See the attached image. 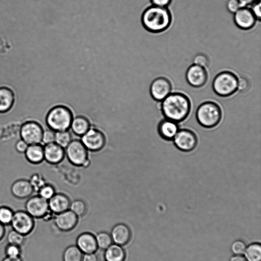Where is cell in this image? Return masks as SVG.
I'll list each match as a JSON object with an SVG mask.
<instances>
[{"label":"cell","instance_id":"45","mask_svg":"<svg viewBox=\"0 0 261 261\" xmlns=\"http://www.w3.org/2000/svg\"><path fill=\"white\" fill-rule=\"evenodd\" d=\"M230 261H247V260L241 255H236L232 257Z\"/></svg>","mask_w":261,"mask_h":261},{"label":"cell","instance_id":"2","mask_svg":"<svg viewBox=\"0 0 261 261\" xmlns=\"http://www.w3.org/2000/svg\"><path fill=\"white\" fill-rule=\"evenodd\" d=\"M172 16L167 7L154 5L147 7L141 16L143 27L148 32L159 33L167 30L171 24Z\"/></svg>","mask_w":261,"mask_h":261},{"label":"cell","instance_id":"8","mask_svg":"<svg viewBox=\"0 0 261 261\" xmlns=\"http://www.w3.org/2000/svg\"><path fill=\"white\" fill-rule=\"evenodd\" d=\"M10 225L12 229L27 236L31 233L34 228V218L25 211H17L14 213Z\"/></svg>","mask_w":261,"mask_h":261},{"label":"cell","instance_id":"26","mask_svg":"<svg viewBox=\"0 0 261 261\" xmlns=\"http://www.w3.org/2000/svg\"><path fill=\"white\" fill-rule=\"evenodd\" d=\"M83 254L76 245H71L64 250L63 261H82Z\"/></svg>","mask_w":261,"mask_h":261},{"label":"cell","instance_id":"17","mask_svg":"<svg viewBox=\"0 0 261 261\" xmlns=\"http://www.w3.org/2000/svg\"><path fill=\"white\" fill-rule=\"evenodd\" d=\"M179 129L178 123L166 118L159 122L157 127L160 137L167 141H172Z\"/></svg>","mask_w":261,"mask_h":261},{"label":"cell","instance_id":"3","mask_svg":"<svg viewBox=\"0 0 261 261\" xmlns=\"http://www.w3.org/2000/svg\"><path fill=\"white\" fill-rule=\"evenodd\" d=\"M195 116L197 121L201 126L212 128L217 126L221 122L222 111L216 102L206 101L198 107Z\"/></svg>","mask_w":261,"mask_h":261},{"label":"cell","instance_id":"25","mask_svg":"<svg viewBox=\"0 0 261 261\" xmlns=\"http://www.w3.org/2000/svg\"><path fill=\"white\" fill-rule=\"evenodd\" d=\"M91 127L89 119L84 116H76L73 117L70 128L75 135L82 136Z\"/></svg>","mask_w":261,"mask_h":261},{"label":"cell","instance_id":"38","mask_svg":"<svg viewBox=\"0 0 261 261\" xmlns=\"http://www.w3.org/2000/svg\"><path fill=\"white\" fill-rule=\"evenodd\" d=\"M241 7L238 0H228L226 3L227 10L232 14H234Z\"/></svg>","mask_w":261,"mask_h":261},{"label":"cell","instance_id":"40","mask_svg":"<svg viewBox=\"0 0 261 261\" xmlns=\"http://www.w3.org/2000/svg\"><path fill=\"white\" fill-rule=\"evenodd\" d=\"M249 86V81L245 77L241 76L238 78V90L240 92L246 91Z\"/></svg>","mask_w":261,"mask_h":261},{"label":"cell","instance_id":"44","mask_svg":"<svg viewBox=\"0 0 261 261\" xmlns=\"http://www.w3.org/2000/svg\"><path fill=\"white\" fill-rule=\"evenodd\" d=\"M242 7L251 6L256 0H238Z\"/></svg>","mask_w":261,"mask_h":261},{"label":"cell","instance_id":"43","mask_svg":"<svg viewBox=\"0 0 261 261\" xmlns=\"http://www.w3.org/2000/svg\"><path fill=\"white\" fill-rule=\"evenodd\" d=\"M82 261H98V257L95 252L85 253Z\"/></svg>","mask_w":261,"mask_h":261},{"label":"cell","instance_id":"42","mask_svg":"<svg viewBox=\"0 0 261 261\" xmlns=\"http://www.w3.org/2000/svg\"><path fill=\"white\" fill-rule=\"evenodd\" d=\"M150 2L152 5L167 7L171 4L172 0H150Z\"/></svg>","mask_w":261,"mask_h":261},{"label":"cell","instance_id":"29","mask_svg":"<svg viewBox=\"0 0 261 261\" xmlns=\"http://www.w3.org/2000/svg\"><path fill=\"white\" fill-rule=\"evenodd\" d=\"M97 247L105 250L113 243L110 234L105 231L99 232L95 236Z\"/></svg>","mask_w":261,"mask_h":261},{"label":"cell","instance_id":"4","mask_svg":"<svg viewBox=\"0 0 261 261\" xmlns=\"http://www.w3.org/2000/svg\"><path fill=\"white\" fill-rule=\"evenodd\" d=\"M73 114L70 109L64 105H57L49 110L46 116V123L54 132L68 130Z\"/></svg>","mask_w":261,"mask_h":261},{"label":"cell","instance_id":"23","mask_svg":"<svg viewBox=\"0 0 261 261\" xmlns=\"http://www.w3.org/2000/svg\"><path fill=\"white\" fill-rule=\"evenodd\" d=\"M24 154L30 163L34 164H39L44 160L43 146L40 144L29 145Z\"/></svg>","mask_w":261,"mask_h":261},{"label":"cell","instance_id":"12","mask_svg":"<svg viewBox=\"0 0 261 261\" xmlns=\"http://www.w3.org/2000/svg\"><path fill=\"white\" fill-rule=\"evenodd\" d=\"M172 85L170 81L164 76H159L154 79L150 86L151 97L158 102L162 101L171 93Z\"/></svg>","mask_w":261,"mask_h":261},{"label":"cell","instance_id":"6","mask_svg":"<svg viewBox=\"0 0 261 261\" xmlns=\"http://www.w3.org/2000/svg\"><path fill=\"white\" fill-rule=\"evenodd\" d=\"M68 161L77 166H88L89 163L88 150L80 140L74 139L65 148Z\"/></svg>","mask_w":261,"mask_h":261},{"label":"cell","instance_id":"35","mask_svg":"<svg viewBox=\"0 0 261 261\" xmlns=\"http://www.w3.org/2000/svg\"><path fill=\"white\" fill-rule=\"evenodd\" d=\"M193 61V64L204 68L208 67L210 64V60L208 56L203 53H199L195 55Z\"/></svg>","mask_w":261,"mask_h":261},{"label":"cell","instance_id":"10","mask_svg":"<svg viewBox=\"0 0 261 261\" xmlns=\"http://www.w3.org/2000/svg\"><path fill=\"white\" fill-rule=\"evenodd\" d=\"M25 211L34 218H45L50 210L48 200L39 195H35L30 198L25 204Z\"/></svg>","mask_w":261,"mask_h":261},{"label":"cell","instance_id":"32","mask_svg":"<svg viewBox=\"0 0 261 261\" xmlns=\"http://www.w3.org/2000/svg\"><path fill=\"white\" fill-rule=\"evenodd\" d=\"M13 210L7 206L0 207V223L4 226L11 224L14 215Z\"/></svg>","mask_w":261,"mask_h":261},{"label":"cell","instance_id":"41","mask_svg":"<svg viewBox=\"0 0 261 261\" xmlns=\"http://www.w3.org/2000/svg\"><path fill=\"white\" fill-rule=\"evenodd\" d=\"M28 145H29L25 141L21 139L17 141L15 144V147L18 152L20 153H24Z\"/></svg>","mask_w":261,"mask_h":261},{"label":"cell","instance_id":"39","mask_svg":"<svg viewBox=\"0 0 261 261\" xmlns=\"http://www.w3.org/2000/svg\"><path fill=\"white\" fill-rule=\"evenodd\" d=\"M251 6V10L256 17V20L260 21L261 18L260 0H256Z\"/></svg>","mask_w":261,"mask_h":261},{"label":"cell","instance_id":"20","mask_svg":"<svg viewBox=\"0 0 261 261\" xmlns=\"http://www.w3.org/2000/svg\"><path fill=\"white\" fill-rule=\"evenodd\" d=\"M50 211L57 214L69 209L70 200L66 194L55 193L48 200Z\"/></svg>","mask_w":261,"mask_h":261},{"label":"cell","instance_id":"1","mask_svg":"<svg viewBox=\"0 0 261 261\" xmlns=\"http://www.w3.org/2000/svg\"><path fill=\"white\" fill-rule=\"evenodd\" d=\"M160 109L165 118L178 123L189 116L191 102L189 97L184 93L173 92L161 101Z\"/></svg>","mask_w":261,"mask_h":261},{"label":"cell","instance_id":"47","mask_svg":"<svg viewBox=\"0 0 261 261\" xmlns=\"http://www.w3.org/2000/svg\"><path fill=\"white\" fill-rule=\"evenodd\" d=\"M2 261H23L21 257L17 258H11L6 256Z\"/></svg>","mask_w":261,"mask_h":261},{"label":"cell","instance_id":"28","mask_svg":"<svg viewBox=\"0 0 261 261\" xmlns=\"http://www.w3.org/2000/svg\"><path fill=\"white\" fill-rule=\"evenodd\" d=\"M72 140V135L69 129L55 132V142L64 149Z\"/></svg>","mask_w":261,"mask_h":261},{"label":"cell","instance_id":"27","mask_svg":"<svg viewBox=\"0 0 261 261\" xmlns=\"http://www.w3.org/2000/svg\"><path fill=\"white\" fill-rule=\"evenodd\" d=\"M247 261L261 260V246L259 243H253L246 247L244 253Z\"/></svg>","mask_w":261,"mask_h":261},{"label":"cell","instance_id":"37","mask_svg":"<svg viewBox=\"0 0 261 261\" xmlns=\"http://www.w3.org/2000/svg\"><path fill=\"white\" fill-rule=\"evenodd\" d=\"M55 132L48 129L43 130L42 142L44 145L55 142Z\"/></svg>","mask_w":261,"mask_h":261},{"label":"cell","instance_id":"14","mask_svg":"<svg viewBox=\"0 0 261 261\" xmlns=\"http://www.w3.org/2000/svg\"><path fill=\"white\" fill-rule=\"evenodd\" d=\"M233 21L240 29L248 30L254 27L257 20L251 9L244 7L233 14Z\"/></svg>","mask_w":261,"mask_h":261},{"label":"cell","instance_id":"11","mask_svg":"<svg viewBox=\"0 0 261 261\" xmlns=\"http://www.w3.org/2000/svg\"><path fill=\"white\" fill-rule=\"evenodd\" d=\"M81 141L88 150L98 151L105 146L106 137L100 130L90 127L86 133L81 136Z\"/></svg>","mask_w":261,"mask_h":261},{"label":"cell","instance_id":"30","mask_svg":"<svg viewBox=\"0 0 261 261\" xmlns=\"http://www.w3.org/2000/svg\"><path fill=\"white\" fill-rule=\"evenodd\" d=\"M87 205L82 200L76 199L70 203L69 210L73 212L77 217H82L87 212Z\"/></svg>","mask_w":261,"mask_h":261},{"label":"cell","instance_id":"16","mask_svg":"<svg viewBox=\"0 0 261 261\" xmlns=\"http://www.w3.org/2000/svg\"><path fill=\"white\" fill-rule=\"evenodd\" d=\"M43 148L44 160L50 164H58L64 158V148L55 142L44 145Z\"/></svg>","mask_w":261,"mask_h":261},{"label":"cell","instance_id":"22","mask_svg":"<svg viewBox=\"0 0 261 261\" xmlns=\"http://www.w3.org/2000/svg\"><path fill=\"white\" fill-rule=\"evenodd\" d=\"M14 101L13 91L7 87H0V113H5L10 111Z\"/></svg>","mask_w":261,"mask_h":261},{"label":"cell","instance_id":"34","mask_svg":"<svg viewBox=\"0 0 261 261\" xmlns=\"http://www.w3.org/2000/svg\"><path fill=\"white\" fill-rule=\"evenodd\" d=\"M5 253L7 257L11 258L21 257V247L13 244H8L5 248Z\"/></svg>","mask_w":261,"mask_h":261},{"label":"cell","instance_id":"24","mask_svg":"<svg viewBox=\"0 0 261 261\" xmlns=\"http://www.w3.org/2000/svg\"><path fill=\"white\" fill-rule=\"evenodd\" d=\"M104 257L106 261H125L126 252L122 246L112 243L105 249Z\"/></svg>","mask_w":261,"mask_h":261},{"label":"cell","instance_id":"36","mask_svg":"<svg viewBox=\"0 0 261 261\" xmlns=\"http://www.w3.org/2000/svg\"><path fill=\"white\" fill-rule=\"evenodd\" d=\"M246 247V245L243 241L238 240L232 243L231 250L235 254L241 255L244 253Z\"/></svg>","mask_w":261,"mask_h":261},{"label":"cell","instance_id":"13","mask_svg":"<svg viewBox=\"0 0 261 261\" xmlns=\"http://www.w3.org/2000/svg\"><path fill=\"white\" fill-rule=\"evenodd\" d=\"M208 74L205 68L193 64L187 69L186 79L187 83L194 88H200L206 83Z\"/></svg>","mask_w":261,"mask_h":261},{"label":"cell","instance_id":"7","mask_svg":"<svg viewBox=\"0 0 261 261\" xmlns=\"http://www.w3.org/2000/svg\"><path fill=\"white\" fill-rule=\"evenodd\" d=\"M172 141L177 149L185 152L194 150L198 143L197 135L188 128L179 129Z\"/></svg>","mask_w":261,"mask_h":261},{"label":"cell","instance_id":"46","mask_svg":"<svg viewBox=\"0 0 261 261\" xmlns=\"http://www.w3.org/2000/svg\"><path fill=\"white\" fill-rule=\"evenodd\" d=\"M6 234L5 226L0 223V241L4 238Z\"/></svg>","mask_w":261,"mask_h":261},{"label":"cell","instance_id":"33","mask_svg":"<svg viewBox=\"0 0 261 261\" xmlns=\"http://www.w3.org/2000/svg\"><path fill=\"white\" fill-rule=\"evenodd\" d=\"M55 193L54 187L49 184L43 185L38 191V195L47 200H48Z\"/></svg>","mask_w":261,"mask_h":261},{"label":"cell","instance_id":"31","mask_svg":"<svg viewBox=\"0 0 261 261\" xmlns=\"http://www.w3.org/2000/svg\"><path fill=\"white\" fill-rule=\"evenodd\" d=\"M25 237L23 234L12 229L8 233L7 240L8 244L21 247L24 243Z\"/></svg>","mask_w":261,"mask_h":261},{"label":"cell","instance_id":"21","mask_svg":"<svg viewBox=\"0 0 261 261\" xmlns=\"http://www.w3.org/2000/svg\"><path fill=\"white\" fill-rule=\"evenodd\" d=\"M76 246L83 253L95 252L98 248L95 236L90 232H84L77 238Z\"/></svg>","mask_w":261,"mask_h":261},{"label":"cell","instance_id":"9","mask_svg":"<svg viewBox=\"0 0 261 261\" xmlns=\"http://www.w3.org/2000/svg\"><path fill=\"white\" fill-rule=\"evenodd\" d=\"M44 129L38 122L29 121L24 123L20 129L21 139L28 145L40 144Z\"/></svg>","mask_w":261,"mask_h":261},{"label":"cell","instance_id":"18","mask_svg":"<svg viewBox=\"0 0 261 261\" xmlns=\"http://www.w3.org/2000/svg\"><path fill=\"white\" fill-rule=\"evenodd\" d=\"M34 191V189L30 181L25 179L17 180L11 187L12 194L20 199L30 197Z\"/></svg>","mask_w":261,"mask_h":261},{"label":"cell","instance_id":"19","mask_svg":"<svg viewBox=\"0 0 261 261\" xmlns=\"http://www.w3.org/2000/svg\"><path fill=\"white\" fill-rule=\"evenodd\" d=\"M110 235L114 243L123 246L129 242L132 233L127 225L118 223L113 227Z\"/></svg>","mask_w":261,"mask_h":261},{"label":"cell","instance_id":"15","mask_svg":"<svg viewBox=\"0 0 261 261\" xmlns=\"http://www.w3.org/2000/svg\"><path fill=\"white\" fill-rule=\"evenodd\" d=\"M78 217L70 210L56 214L54 223L56 227L62 231H69L76 226Z\"/></svg>","mask_w":261,"mask_h":261},{"label":"cell","instance_id":"5","mask_svg":"<svg viewBox=\"0 0 261 261\" xmlns=\"http://www.w3.org/2000/svg\"><path fill=\"white\" fill-rule=\"evenodd\" d=\"M238 76L233 72L222 71L214 77L212 82L213 90L219 96H230L238 91Z\"/></svg>","mask_w":261,"mask_h":261}]
</instances>
